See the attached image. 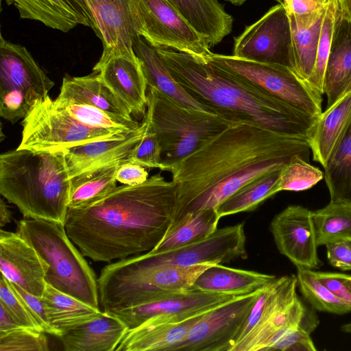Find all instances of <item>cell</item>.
<instances>
[{
  "label": "cell",
  "instance_id": "1",
  "mask_svg": "<svg viewBox=\"0 0 351 351\" xmlns=\"http://www.w3.org/2000/svg\"><path fill=\"white\" fill-rule=\"evenodd\" d=\"M302 138L251 120L231 124L167 170L176 185L171 224L187 213L217 208L249 182L281 168L295 155L308 161Z\"/></svg>",
  "mask_w": 351,
  "mask_h": 351
},
{
  "label": "cell",
  "instance_id": "2",
  "mask_svg": "<svg viewBox=\"0 0 351 351\" xmlns=\"http://www.w3.org/2000/svg\"><path fill=\"white\" fill-rule=\"evenodd\" d=\"M176 185L160 173L145 182L117 186L80 208H68L66 232L81 253L110 263L151 251L171 224Z\"/></svg>",
  "mask_w": 351,
  "mask_h": 351
},
{
  "label": "cell",
  "instance_id": "3",
  "mask_svg": "<svg viewBox=\"0 0 351 351\" xmlns=\"http://www.w3.org/2000/svg\"><path fill=\"white\" fill-rule=\"evenodd\" d=\"M174 80L217 114L254 121L307 142L318 117L311 116L237 74L191 54L156 47Z\"/></svg>",
  "mask_w": 351,
  "mask_h": 351
},
{
  "label": "cell",
  "instance_id": "4",
  "mask_svg": "<svg viewBox=\"0 0 351 351\" xmlns=\"http://www.w3.org/2000/svg\"><path fill=\"white\" fill-rule=\"evenodd\" d=\"M71 179L64 150H10L0 155V193L24 218L64 223Z\"/></svg>",
  "mask_w": 351,
  "mask_h": 351
},
{
  "label": "cell",
  "instance_id": "5",
  "mask_svg": "<svg viewBox=\"0 0 351 351\" xmlns=\"http://www.w3.org/2000/svg\"><path fill=\"white\" fill-rule=\"evenodd\" d=\"M214 265L157 263L145 253L119 260L106 265L97 278L99 305L111 313L152 302L166 292L191 289L199 276Z\"/></svg>",
  "mask_w": 351,
  "mask_h": 351
},
{
  "label": "cell",
  "instance_id": "6",
  "mask_svg": "<svg viewBox=\"0 0 351 351\" xmlns=\"http://www.w3.org/2000/svg\"><path fill=\"white\" fill-rule=\"evenodd\" d=\"M16 232L32 245L48 265L46 283L99 308L97 279L61 222L25 218Z\"/></svg>",
  "mask_w": 351,
  "mask_h": 351
},
{
  "label": "cell",
  "instance_id": "7",
  "mask_svg": "<svg viewBox=\"0 0 351 351\" xmlns=\"http://www.w3.org/2000/svg\"><path fill=\"white\" fill-rule=\"evenodd\" d=\"M144 120L160 142L162 158L160 171H165L209 138L232 123L243 121L184 106L151 86H147Z\"/></svg>",
  "mask_w": 351,
  "mask_h": 351
},
{
  "label": "cell",
  "instance_id": "8",
  "mask_svg": "<svg viewBox=\"0 0 351 351\" xmlns=\"http://www.w3.org/2000/svg\"><path fill=\"white\" fill-rule=\"evenodd\" d=\"M18 149L56 152L123 134L82 124L59 109L49 95L36 101L22 121Z\"/></svg>",
  "mask_w": 351,
  "mask_h": 351
},
{
  "label": "cell",
  "instance_id": "9",
  "mask_svg": "<svg viewBox=\"0 0 351 351\" xmlns=\"http://www.w3.org/2000/svg\"><path fill=\"white\" fill-rule=\"evenodd\" d=\"M136 36L207 60L213 52L168 0H126Z\"/></svg>",
  "mask_w": 351,
  "mask_h": 351
},
{
  "label": "cell",
  "instance_id": "10",
  "mask_svg": "<svg viewBox=\"0 0 351 351\" xmlns=\"http://www.w3.org/2000/svg\"><path fill=\"white\" fill-rule=\"evenodd\" d=\"M208 60L311 116L319 117L322 112V95L289 67L214 53Z\"/></svg>",
  "mask_w": 351,
  "mask_h": 351
},
{
  "label": "cell",
  "instance_id": "11",
  "mask_svg": "<svg viewBox=\"0 0 351 351\" xmlns=\"http://www.w3.org/2000/svg\"><path fill=\"white\" fill-rule=\"evenodd\" d=\"M297 278L290 275L279 285L261 292L254 309L256 324L232 351L267 350L288 329L299 324L307 306L298 297Z\"/></svg>",
  "mask_w": 351,
  "mask_h": 351
},
{
  "label": "cell",
  "instance_id": "12",
  "mask_svg": "<svg viewBox=\"0 0 351 351\" xmlns=\"http://www.w3.org/2000/svg\"><path fill=\"white\" fill-rule=\"evenodd\" d=\"M232 55L285 66L295 72L291 28L285 5L280 3L271 8L235 37Z\"/></svg>",
  "mask_w": 351,
  "mask_h": 351
},
{
  "label": "cell",
  "instance_id": "13",
  "mask_svg": "<svg viewBox=\"0 0 351 351\" xmlns=\"http://www.w3.org/2000/svg\"><path fill=\"white\" fill-rule=\"evenodd\" d=\"M262 289L208 311L175 351H231Z\"/></svg>",
  "mask_w": 351,
  "mask_h": 351
},
{
  "label": "cell",
  "instance_id": "14",
  "mask_svg": "<svg viewBox=\"0 0 351 351\" xmlns=\"http://www.w3.org/2000/svg\"><path fill=\"white\" fill-rule=\"evenodd\" d=\"M243 223L217 229L209 236L162 252H145L157 263L191 266L202 263L222 264L247 258Z\"/></svg>",
  "mask_w": 351,
  "mask_h": 351
},
{
  "label": "cell",
  "instance_id": "15",
  "mask_svg": "<svg viewBox=\"0 0 351 351\" xmlns=\"http://www.w3.org/2000/svg\"><path fill=\"white\" fill-rule=\"evenodd\" d=\"M270 231L280 254L296 267L313 270L319 267L322 262L311 210L299 205L289 206L273 218Z\"/></svg>",
  "mask_w": 351,
  "mask_h": 351
},
{
  "label": "cell",
  "instance_id": "16",
  "mask_svg": "<svg viewBox=\"0 0 351 351\" xmlns=\"http://www.w3.org/2000/svg\"><path fill=\"white\" fill-rule=\"evenodd\" d=\"M209 311L149 318L128 330L115 351H175L185 340L192 326Z\"/></svg>",
  "mask_w": 351,
  "mask_h": 351
},
{
  "label": "cell",
  "instance_id": "17",
  "mask_svg": "<svg viewBox=\"0 0 351 351\" xmlns=\"http://www.w3.org/2000/svg\"><path fill=\"white\" fill-rule=\"evenodd\" d=\"M49 266L17 232L0 230V270L10 282L42 297Z\"/></svg>",
  "mask_w": 351,
  "mask_h": 351
},
{
  "label": "cell",
  "instance_id": "18",
  "mask_svg": "<svg viewBox=\"0 0 351 351\" xmlns=\"http://www.w3.org/2000/svg\"><path fill=\"white\" fill-rule=\"evenodd\" d=\"M100 79L135 116L145 115L147 84L138 58L122 55L101 56L93 67Z\"/></svg>",
  "mask_w": 351,
  "mask_h": 351
},
{
  "label": "cell",
  "instance_id": "19",
  "mask_svg": "<svg viewBox=\"0 0 351 351\" xmlns=\"http://www.w3.org/2000/svg\"><path fill=\"white\" fill-rule=\"evenodd\" d=\"M241 295L194 289L166 292L152 302L109 313L121 319L130 330L156 315L208 311Z\"/></svg>",
  "mask_w": 351,
  "mask_h": 351
},
{
  "label": "cell",
  "instance_id": "20",
  "mask_svg": "<svg viewBox=\"0 0 351 351\" xmlns=\"http://www.w3.org/2000/svg\"><path fill=\"white\" fill-rule=\"evenodd\" d=\"M0 86L23 91L34 102L48 95L54 82L23 45L0 35Z\"/></svg>",
  "mask_w": 351,
  "mask_h": 351
},
{
  "label": "cell",
  "instance_id": "21",
  "mask_svg": "<svg viewBox=\"0 0 351 351\" xmlns=\"http://www.w3.org/2000/svg\"><path fill=\"white\" fill-rule=\"evenodd\" d=\"M147 127V123L143 120L140 128L134 132L64 149L69 178L71 179L128 158L131 151L142 139Z\"/></svg>",
  "mask_w": 351,
  "mask_h": 351
},
{
  "label": "cell",
  "instance_id": "22",
  "mask_svg": "<svg viewBox=\"0 0 351 351\" xmlns=\"http://www.w3.org/2000/svg\"><path fill=\"white\" fill-rule=\"evenodd\" d=\"M101 40V56L122 55L136 58L133 50L136 36L126 0H86Z\"/></svg>",
  "mask_w": 351,
  "mask_h": 351
},
{
  "label": "cell",
  "instance_id": "23",
  "mask_svg": "<svg viewBox=\"0 0 351 351\" xmlns=\"http://www.w3.org/2000/svg\"><path fill=\"white\" fill-rule=\"evenodd\" d=\"M128 330L118 317L103 311L59 338L66 351H115Z\"/></svg>",
  "mask_w": 351,
  "mask_h": 351
},
{
  "label": "cell",
  "instance_id": "24",
  "mask_svg": "<svg viewBox=\"0 0 351 351\" xmlns=\"http://www.w3.org/2000/svg\"><path fill=\"white\" fill-rule=\"evenodd\" d=\"M351 80V21L339 10L334 28L331 48L326 67L323 92L327 97L326 108L343 95Z\"/></svg>",
  "mask_w": 351,
  "mask_h": 351
},
{
  "label": "cell",
  "instance_id": "25",
  "mask_svg": "<svg viewBox=\"0 0 351 351\" xmlns=\"http://www.w3.org/2000/svg\"><path fill=\"white\" fill-rule=\"evenodd\" d=\"M133 50L141 64L147 86L156 88L184 106L215 113L192 97L174 80L165 64L156 47L143 37L136 36L133 40Z\"/></svg>",
  "mask_w": 351,
  "mask_h": 351
},
{
  "label": "cell",
  "instance_id": "26",
  "mask_svg": "<svg viewBox=\"0 0 351 351\" xmlns=\"http://www.w3.org/2000/svg\"><path fill=\"white\" fill-rule=\"evenodd\" d=\"M210 48L232 31L233 19L217 0H168Z\"/></svg>",
  "mask_w": 351,
  "mask_h": 351
},
{
  "label": "cell",
  "instance_id": "27",
  "mask_svg": "<svg viewBox=\"0 0 351 351\" xmlns=\"http://www.w3.org/2000/svg\"><path fill=\"white\" fill-rule=\"evenodd\" d=\"M276 278L274 275L215 264L199 276L191 289L208 293L246 295L263 288Z\"/></svg>",
  "mask_w": 351,
  "mask_h": 351
},
{
  "label": "cell",
  "instance_id": "28",
  "mask_svg": "<svg viewBox=\"0 0 351 351\" xmlns=\"http://www.w3.org/2000/svg\"><path fill=\"white\" fill-rule=\"evenodd\" d=\"M58 98L90 105L115 114L132 118L129 108L95 71L83 77H64Z\"/></svg>",
  "mask_w": 351,
  "mask_h": 351
},
{
  "label": "cell",
  "instance_id": "29",
  "mask_svg": "<svg viewBox=\"0 0 351 351\" xmlns=\"http://www.w3.org/2000/svg\"><path fill=\"white\" fill-rule=\"evenodd\" d=\"M41 298L48 321L59 337L66 331L96 318L103 312L47 283Z\"/></svg>",
  "mask_w": 351,
  "mask_h": 351
},
{
  "label": "cell",
  "instance_id": "30",
  "mask_svg": "<svg viewBox=\"0 0 351 351\" xmlns=\"http://www.w3.org/2000/svg\"><path fill=\"white\" fill-rule=\"evenodd\" d=\"M351 119V92L319 116L308 141L314 160L323 167Z\"/></svg>",
  "mask_w": 351,
  "mask_h": 351
},
{
  "label": "cell",
  "instance_id": "31",
  "mask_svg": "<svg viewBox=\"0 0 351 351\" xmlns=\"http://www.w3.org/2000/svg\"><path fill=\"white\" fill-rule=\"evenodd\" d=\"M324 168L330 202L351 205V119L334 146Z\"/></svg>",
  "mask_w": 351,
  "mask_h": 351
},
{
  "label": "cell",
  "instance_id": "32",
  "mask_svg": "<svg viewBox=\"0 0 351 351\" xmlns=\"http://www.w3.org/2000/svg\"><path fill=\"white\" fill-rule=\"evenodd\" d=\"M219 219L215 208L189 213L170 224L151 251L166 252L204 239L217 229Z\"/></svg>",
  "mask_w": 351,
  "mask_h": 351
},
{
  "label": "cell",
  "instance_id": "33",
  "mask_svg": "<svg viewBox=\"0 0 351 351\" xmlns=\"http://www.w3.org/2000/svg\"><path fill=\"white\" fill-rule=\"evenodd\" d=\"M326 10L315 16L306 19L296 17L287 12L292 33L295 72L308 82L315 63Z\"/></svg>",
  "mask_w": 351,
  "mask_h": 351
},
{
  "label": "cell",
  "instance_id": "34",
  "mask_svg": "<svg viewBox=\"0 0 351 351\" xmlns=\"http://www.w3.org/2000/svg\"><path fill=\"white\" fill-rule=\"evenodd\" d=\"M128 158L71 178L69 208H80L105 197L117 187L116 173Z\"/></svg>",
  "mask_w": 351,
  "mask_h": 351
},
{
  "label": "cell",
  "instance_id": "35",
  "mask_svg": "<svg viewBox=\"0 0 351 351\" xmlns=\"http://www.w3.org/2000/svg\"><path fill=\"white\" fill-rule=\"evenodd\" d=\"M5 1L18 9L21 19L38 21L53 29L66 33L82 25L77 13L64 0Z\"/></svg>",
  "mask_w": 351,
  "mask_h": 351
},
{
  "label": "cell",
  "instance_id": "36",
  "mask_svg": "<svg viewBox=\"0 0 351 351\" xmlns=\"http://www.w3.org/2000/svg\"><path fill=\"white\" fill-rule=\"evenodd\" d=\"M55 105L75 120L91 128L109 130L114 133H130L137 130L141 123L84 104L56 98Z\"/></svg>",
  "mask_w": 351,
  "mask_h": 351
},
{
  "label": "cell",
  "instance_id": "37",
  "mask_svg": "<svg viewBox=\"0 0 351 351\" xmlns=\"http://www.w3.org/2000/svg\"><path fill=\"white\" fill-rule=\"evenodd\" d=\"M281 169L267 173L241 187L216 208L219 217L254 210L274 195L273 188Z\"/></svg>",
  "mask_w": 351,
  "mask_h": 351
},
{
  "label": "cell",
  "instance_id": "38",
  "mask_svg": "<svg viewBox=\"0 0 351 351\" xmlns=\"http://www.w3.org/2000/svg\"><path fill=\"white\" fill-rule=\"evenodd\" d=\"M312 217L318 246L351 239V205L330 202Z\"/></svg>",
  "mask_w": 351,
  "mask_h": 351
},
{
  "label": "cell",
  "instance_id": "39",
  "mask_svg": "<svg viewBox=\"0 0 351 351\" xmlns=\"http://www.w3.org/2000/svg\"><path fill=\"white\" fill-rule=\"evenodd\" d=\"M298 287L313 308L341 315L351 308L337 298L313 274V269L296 267Z\"/></svg>",
  "mask_w": 351,
  "mask_h": 351
},
{
  "label": "cell",
  "instance_id": "40",
  "mask_svg": "<svg viewBox=\"0 0 351 351\" xmlns=\"http://www.w3.org/2000/svg\"><path fill=\"white\" fill-rule=\"evenodd\" d=\"M324 177V172L319 168L309 164L302 156L295 155L281 169L273 193L305 191L317 184Z\"/></svg>",
  "mask_w": 351,
  "mask_h": 351
},
{
  "label": "cell",
  "instance_id": "41",
  "mask_svg": "<svg viewBox=\"0 0 351 351\" xmlns=\"http://www.w3.org/2000/svg\"><path fill=\"white\" fill-rule=\"evenodd\" d=\"M319 323V318L315 309L307 306L300 323L284 332L272 342L267 350H317L311 334L317 327Z\"/></svg>",
  "mask_w": 351,
  "mask_h": 351
},
{
  "label": "cell",
  "instance_id": "42",
  "mask_svg": "<svg viewBox=\"0 0 351 351\" xmlns=\"http://www.w3.org/2000/svg\"><path fill=\"white\" fill-rule=\"evenodd\" d=\"M340 10L337 0H329L323 20L315 66L308 80L309 84L322 95L324 78L329 56L335 24Z\"/></svg>",
  "mask_w": 351,
  "mask_h": 351
},
{
  "label": "cell",
  "instance_id": "43",
  "mask_svg": "<svg viewBox=\"0 0 351 351\" xmlns=\"http://www.w3.org/2000/svg\"><path fill=\"white\" fill-rule=\"evenodd\" d=\"M49 342L44 332L18 327L0 332V351H48Z\"/></svg>",
  "mask_w": 351,
  "mask_h": 351
},
{
  "label": "cell",
  "instance_id": "44",
  "mask_svg": "<svg viewBox=\"0 0 351 351\" xmlns=\"http://www.w3.org/2000/svg\"><path fill=\"white\" fill-rule=\"evenodd\" d=\"M0 304L8 311L19 326L43 332L23 299L2 274L0 280Z\"/></svg>",
  "mask_w": 351,
  "mask_h": 351
},
{
  "label": "cell",
  "instance_id": "45",
  "mask_svg": "<svg viewBox=\"0 0 351 351\" xmlns=\"http://www.w3.org/2000/svg\"><path fill=\"white\" fill-rule=\"evenodd\" d=\"M33 104L21 90L0 86V114L12 123L25 118Z\"/></svg>",
  "mask_w": 351,
  "mask_h": 351
},
{
  "label": "cell",
  "instance_id": "46",
  "mask_svg": "<svg viewBox=\"0 0 351 351\" xmlns=\"http://www.w3.org/2000/svg\"><path fill=\"white\" fill-rule=\"evenodd\" d=\"M162 148L156 134L147 130L142 139L131 151L128 156L130 162L145 168H162Z\"/></svg>",
  "mask_w": 351,
  "mask_h": 351
},
{
  "label": "cell",
  "instance_id": "47",
  "mask_svg": "<svg viewBox=\"0 0 351 351\" xmlns=\"http://www.w3.org/2000/svg\"><path fill=\"white\" fill-rule=\"evenodd\" d=\"M9 282L11 287L23 299L43 332L59 337L58 333L48 321L42 298L25 291L17 285Z\"/></svg>",
  "mask_w": 351,
  "mask_h": 351
},
{
  "label": "cell",
  "instance_id": "48",
  "mask_svg": "<svg viewBox=\"0 0 351 351\" xmlns=\"http://www.w3.org/2000/svg\"><path fill=\"white\" fill-rule=\"evenodd\" d=\"M330 264L343 271L351 270V239L340 240L326 245Z\"/></svg>",
  "mask_w": 351,
  "mask_h": 351
},
{
  "label": "cell",
  "instance_id": "49",
  "mask_svg": "<svg viewBox=\"0 0 351 351\" xmlns=\"http://www.w3.org/2000/svg\"><path fill=\"white\" fill-rule=\"evenodd\" d=\"M313 274L337 298L351 308V292L344 282L343 274L315 271Z\"/></svg>",
  "mask_w": 351,
  "mask_h": 351
},
{
  "label": "cell",
  "instance_id": "50",
  "mask_svg": "<svg viewBox=\"0 0 351 351\" xmlns=\"http://www.w3.org/2000/svg\"><path fill=\"white\" fill-rule=\"evenodd\" d=\"M329 0H282L287 12L297 17L315 16L324 11Z\"/></svg>",
  "mask_w": 351,
  "mask_h": 351
},
{
  "label": "cell",
  "instance_id": "51",
  "mask_svg": "<svg viewBox=\"0 0 351 351\" xmlns=\"http://www.w3.org/2000/svg\"><path fill=\"white\" fill-rule=\"evenodd\" d=\"M148 178V172L145 167L131 162L129 160L119 166L116 173L118 182L130 186L142 184Z\"/></svg>",
  "mask_w": 351,
  "mask_h": 351
},
{
  "label": "cell",
  "instance_id": "52",
  "mask_svg": "<svg viewBox=\"0 0 351 351\" xmlns=\"http://www.w3.org/2000/svg\"><path fill=\"white\" fill-rule=\"evenodd\" d=\"M77 13L82 25L91 28L96 34L95 20L86 0H64Z\"/></svg>",
  "mask_w": 351,
  "mask_h": 351
},
{
  "label": "cell",
  "instance_id": "53",
  "mask_svg": "<svg viewBox=\"0 0 351 351\" xmlns=\"http://www.w3.org/2000/svg\"><path fill=\"white\" fill-rule=\"evenodd\" d=\"M21 327L18 325L8 311L0 304V332Z\"/></svg>",
  "mask_w": 351,
  "mask_h": 351
},
{
  "label": "cell",
  "instance_id": "54",
  "mask_svg": "<svg viewBox=\"0 0 351 351\" xmlns=\"http://www.w3.org/2000/svg\"><path fill=\"white\" fill-rule=\"evenodd\" d=\"M12 213L8 206L1 198L0 201V226L3 227L12 221Z\"/></svg>",
  "mask_w": 351,
  "mask_h": 351
},
{
  "label": "cell",
  "instance_id": "55",
  "mask_svg": "<svg viewBox=\"0 0 351 351\" xmlns=\"http://www.w3.org/2000/svg\"><path fill=\"white\" fill-rule=\"evenodd\" d=\"M343 18L351 21V0H337Z\"/></svg>",
  "mask_w": 351,
  "mask_h": 351
},
{
  "label": "cell",
  "instance_id": "56",
  "mask_svg": "<svg viewBox=\"0 0 351 351\" xmlns=\"http://www.w3.org/2000/svg\"><path fill=\"white\" fill-rule=\"evenodd\" d=\"M226 1L230 2V3L234 5H241L243 4L247 0H225ZM280 3L282 2V0H277Z\"/></svg>",
  "mask_w": 351,
  "mask_h": 351
},
{
  "label": "cell",
  "instance_id": "57",
  "mask_svg": "<svg viewBox=\"0 0 351 351\" xmlns=\"http://www.w3.org/2000/svg\"><path fill=\"white\" fill-rule=\"evenodd\" d=\"M344 282L351 292V276L343 274Z\"/></svg>",
  "mask_w": 351,
  "mask_h": 351
},
{
  "label": "cell",
  "instance_id": "58",
  "mask_svg": "<svg viewBox=\"0 0 351 351\" xmlns=\"http://www.w3.org/2000/svg\"><path fill=\"white\" fill-rule=\"evenodd\" d=\"M341 330L343 332L351 334V322L341 326Z\"/></svg>",
  "mask_w": 351,
  "mask_h": 351
},
{
  "label": "cell",
  "instance_id": "59",
  "mask_svg": "<svg viewBox=\"0 0 351 351\" xmlns=\"http://www.w3.org/2000/svg\"><path fill=\"white\" fill-rule=\"evenodd\" d=\"M351 92V80H350L348 84L347 85L346 89H345V91H344V93H343V95L344 96L346 94L348 93Z\"/></svg>",
  "mask_w": 351,
  "mask_h": 351
}]
</instances>
